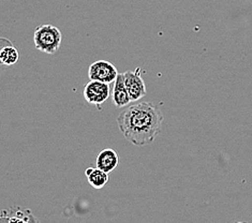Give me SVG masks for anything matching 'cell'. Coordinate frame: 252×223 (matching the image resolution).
Returning <instances> with one entry per match:
<instances>
[{
  "mask_svg": "<svg viewBox=\"0 0 252 223\" xmlns=\"http://www.w3.org/2000/svg\"><path fill=\"white\" fill-rule=\"evenodd\" d=\"M163 114L152 102L129 105L117 117V125L126 140L135 146H146L162 131Z\"/></svg>",
  "mask_w": 252,
  "mask_h": 223,
  "instance_id": "1",
  "label": "cell"
},
{
  "mask_svg": "<svg viewBox=\"0 0 252 223\" xmlns=\"http://www.w3.org/2000/svg\"><path fill=\"white\" fill-rule=\"evenodd\" d=\"M62 32L56 26L40 25L34 30L33 43L38 51L53 55L62 45Z\"/></svg>",
  "mask_w": 252,
  "mask_h": 223,
  "instance_id": "2",
  "label": "cell"
},
{
  "mask_svg": "<svg viewBox=\"0 0 252 223\" xmlns=\"http://www.w3.org/2000/svg\"><path fill=\"white\" fill-rule=\"evenodd\" d=\"M88 76L91 81L111 84L112 82L116 81L118 72L112 63L107 62V60H98L89 67Z\"/></svg>",
  "mask_w": 252,
  "mask_h": 223,
  "instance_id": "3",
  "label": "cell"
},
{
  "mask_svg": "<svg viewBox=\"0 0 252 223\" xmlns=\"http://www.w3.org/2000/svg\"><path fill=\"white\" fill-rule=\"evenodd\" d=\"M111 95L110 84L91 81L84 87V98L89 104L101 105L109 99Z\"/></svg>",
  "mask_w": 252,
  "mask_h": 223,
  "instance_id": "4",
  "label": "cell"
},
{
  "mask_svg": "<svg viewBox=\"0 0 252 223\" xmlns=\"http://www.w3.org/2000/svg\"><path fill=\"white\" fill-rule=\"evenodd\" d=\"M124 75L126 87L128 89L131 101L135 102L145 97L146 86L141 75V68H136L135 71L125 72Z\"/></svg>",
  "mask_w": 252,
  "mask_h": 223,
  "instance_id": "5",
  "label": "cell"
},
{
  "mask_svg": "<svg viewBox=\"0 0 252 223\" xmlns=\"http://www.w3.org/2000/svg\"><path fill=\"white\" fill-rule=\"evenodd\" d=\"M37 220L29 210H22L19 207L2 210L0 217V223H35Z\"/></svg>",
  "mask_w": 252,
  "mask_h": 223,
  "instance_id": "6",
  "label": "cell"
},
{
  "mask_svg": "<svg viewBox=\"0 0 252 223\" xmlns=\"http://www.w3.org/2000/svg\"><path fill=\"white\" fill-rule=\"evenodd\" d=\"M119 164V156L112 148H105L99 153L95 159V165L105 173L113 172Z\"/></svg>",
  "mask_w": 252,
  "mask_h": 223,
  "instance_id": "7",
  "label": "cell"
},
{
  "mask_svg": "<svg viewBox=\"0 0 252 223\" xmlns=\"http://www.w3.org/2000/svg\"><path fill=\"white\" fill-rule=\"evenodd\" d=\"M113 102L117 107H124L131 103L128 89L125 84V75L118 74L113 88Z\"/></svg>",
  "mask_w": 252,
  "mask_h": 223,
  "instance_id": "8",
  "label": "cell"
},
{
  "mask_svg": "<svg viewBox=\"0 0 252 223\" xmlns=\"http://www.w3.org/2000/svg\"><path fill=\"white\" fill-rule=\"evenodd\" d=\"M88 183L94 189H102L109 182V175L98 167H88L85 171Z\"/></svg>",
  "mask_w": 252,
  "mask_h": 223,
  "instance_id": "9",
  "label": "cell"
},
{
  "mask_svg": "<svg viewBox=\"0 0 252 223\" xmlns=\"http://www.w3.org/2000/svg\"><path fill=\"white\" fill-rule=\"evenodd\" d=\"M20 60V53L12 44L3 46L0 51V63L4 65L15 64Z\"/></svg>",
  "mask_w": 252,
  "mask_h": 223,
  "instance_id": "10",
  "label": "cell"
},
{
  "mask_svg": "<svg viewBox=\"0 0 252 223\" xmlns=\"http://www.w3.org/2000/svg\"><path fill=\"white\" fill-rule=\"evenodd\" d=\"M236 223H246V222H236Z\"/></svg>",
  "mask_w": 252,
  "mask_h": 223,
  "instance_id": "11",
  "label": "cell"
},
{
  "mask_svg": "<svg viewBox=\"0 0 252 223\" xmlns=\"http://www.w3.org/2000/svg\"><path fill=\"white\" fill-rule=\"evenodd\" d=\"M35 223H40V221H39V220H37V222H35Z\"/></svg>",
  "mask_w": 252,
  "mask_h": 223,
  "instance_id": "12",
  "label": "cell"
}]
</instances>
